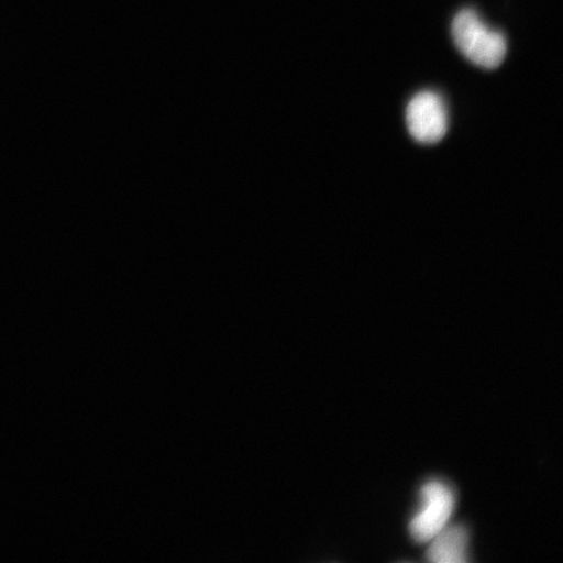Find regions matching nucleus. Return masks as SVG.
Listing matches in <instances>:
<instances>
[{
	"mask_svg": "<svg viewBox=\"0 0 563 563\" xmlns=\"http://www.w3.org/2000/svg\"><path fill=\"white\" fill-rule=\"evenodd\" d=\"M452 34L457 51L478 67L503 65L508 45L503 33L492 30L474 10H463L453 20Z\"/></svg>",
	"mask_w": 563,
	"mask_h": 563,
	"instance_id": "nucleus-1",
	"label": "nucleus"
},
{
	"mask_svg": "<svg viewBox=\"0 0 563 563\" xmlns=\"http://www.w3.org/2000/svg\"><path fill=\"white\" fill-rule=\"evenodd\" d=\"M427 560L434 563L468 561V533L462 526H446L428 541Z\"/></svg>",
	"mask_w": 563,
	"mask_h": 563,
	"instance_id": "nucleus-4",
	"label": "nucleus"
},
{
	"mask_svg": "<svg viewBox=\"0 0 563 563\" xmlns=\"http://www.w3.org/2000/svg\"><path fill=\"white\" fill-rule=\"evenodd\" d=\"M455 497L452 489L440 481L428 482L421 488V505L410 522V533L417 543H428L449 525L453 516Z\"/></svg>",
	"mask_w": 563,
	"mask_h": 563,
	"instance_id": "nucleus-2",
	"label": "nucleus"
},
{
	"mask_svg": "<svg viewBox=\"0 0 563 563\" xmlns=\"http://www.w3.org/2000/svg\"><path fill=\"white\" fill-rule=\"evenodd\" d=\"M406 121L411 136L420 144L439 143L449 129L446 104L434 91H420L407 106Z\"/></svg>",
	"mask_w": 563,
	"mask_h": 563,
	"instance_id": "nucleus-3",
	"label": "nucleus"
}]
</instances>
